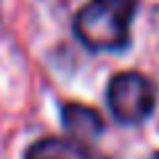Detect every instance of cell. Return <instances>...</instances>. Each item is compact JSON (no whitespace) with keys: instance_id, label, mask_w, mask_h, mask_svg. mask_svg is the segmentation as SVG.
Instances as JSON below:
<instances>
[{"instance_id":"obj_1","label":"cell","mask_w":159,"mask_h":159,"mask_svg":"<svg viewBox=\"0 0 159 159\" xmlns=\"http://www.w3.org/2000/svg\"><path fill=\"white\" fill-rule=\"evenodd\" d=\"M138 0H90L74 19L80 43L90 51H119L130 40Z\"/></svg>"},{"instance_id":"obj_2","label":"cell","mask_w":159,"mask_h":159,"mask_svg":"<svg viewBox=\"0 0 159 159\" xmlns=\"http://www.w3.org/2000/svg\"><path fill=\"white\" fill-rule=\"evenodd\" d=\"M106 101L111 114L119 122L138 125L154 111L157 90H154V82L148 77H143L141 72H122L111 77Z\"/></svg>"},{"instance_id":"obj_3","label":"cell","mask_w":159,"mask_h":159,"mask_svg":"<svg viewBox=\"0 0 159 159\" xmlns=\"http://www.w3.org/2000/svg\"><path fill=\"white\" fill-rule=\"evenodd\" d=\"M64 127L74 138H98L103 130V119L96 109L82 106V103H66L61 111Z\"/></svg>"},{"instance_id":"obj_4","label":"cell","mask_w":159,"mask_h":159,"mask_svg":"<svg viewBox=\"0 0 159 159\" xmlns=\"http://www.w3.org/2000/svg\"><path fill=\"white\" fill-rule=\"evenodd\" d=\"M24 159H93L82 143L66 138H43L27 148Z\"/></svg>"}]
</instances>
